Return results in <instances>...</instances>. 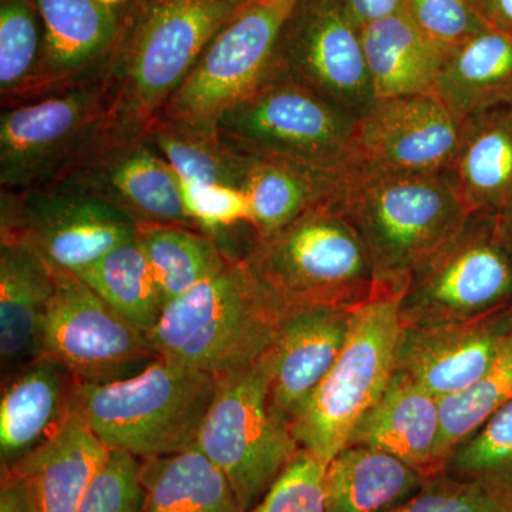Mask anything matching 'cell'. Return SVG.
I'll list each match as a JSON object with an SVG mask.
<instances>
[{
  "label": "cell",
  "mask_w": 512,
  "mask_h": 512,
  "mask_svg": "<svg viewBox=\"0 0 512 512\" xmlns=\"http://www.w3.org/2000/svg\"><path fill=\"white\" fill-rule=\"evenodd\" d=\"M390 512L511 511L480 484L440 473Z\"/></svg>",
  "instance_id": "40"
},
{
  "label": "cell",
  "mask_w": 512,
  "mask_h": 512,
  "mask_svg": "<svg viewBox=\"0 0 512 512\" xmlns=\"http://www.w3.org/2000/svg\"><path fill=\"white\" fill-rule=\"evenodd\" d=\"M234 2L239 3V5H244V3L249 2V0H234Z\"/></svg>",
  "instance_id": "46"
},
{
  "label": "cell",
  "mask_w": 512,
  "mask_h": 512,
  "mask_svg": "<svg viewBox=\"0 0 512 512\" xmlns=\"http://www.w3.org/2000/svg\"><path fill=\"white\" fill-rule=\"evenodd\" d=\"M55 268L20 239L0 235V355L20 369L42 355V329ZM19 369V370H20Z\"/></svg>",
  "instance_id": "22"
},
{
  "label": "cell",
  "mask_w": 512,
  "mask_h": 512,
  "mask_svg": "<svg viewBox=\"0 0 512 512\" xmlns=\"http://www.w3.org/2000/svg\"><path fill=\"white\" fill-rule=\"evenodd\" d=\"M143 498L140 458L110 450L76 512H140Z\"/></svg>",
  "instance_id": "38"
},
{
  "label": "cell",
  "mask_w": 512,
  "mask_h": 512,
  "mask_svg": "<svg viewBox=\"0 0 512 512\" xmlns=\"http://www.w3.org/2000/svg\"><path fill=\"white\" fill-rule=\"evenodd\" d=\"M402 292H383L353 311L335 365L292 424L299 446L328 464L379 402L396 372Z\"/></svg>",
  "instance_id": "6"
},
{
  "label": "cell",
  "mask_w": 512,
  "mask_h": 512,
  "mask_svg": "<svg viewBox=\"0 0 512 512\" xmlns=\"http://www.w3.org/2000/svg\"><path fill=\"white\" fill-rule=\"evenodd\" d=\"M144 133L183 180L241 190L249 154L229 146L218 131L197 130L157 119Z\"/></svg>",
  "instance_id": "32"
},
{
  "label": "cell",
  "mask_w": 512,
  "mask_h": 512,
  "mask_svg": "<svg viewBox=\"0 0 512 512\" xmlns=\"http://www.w3.org/2000/svg\"><path fill=\"white\" fill-rule=\"evenodd\" d=\"M42 40V23L33 0L0 2L2 107L28 97L39 67Z\"/></svg>",
  "instance_id": "35"
},
{
  "label": "cell",
  "mask_w": 512,
  "mask_h": 512,
  "mask_svg": "<svg viewBox=\"0 0 512 512\" xmlns=\"http://www.w3.org/2000/svg\"><path fill=\"white\" fill-rule=\"evenodd\" d=\"M76 384L72 373L47 355L9 380L0 400L2 467L12 466L57 429L72 406Z\"/></svg>",
  "instance_id": "23"
},
{
  "label": "cell",
  "mask_w": 512,
  "mask_h": 512,
  "mask_svg": "<svg viewBox=\"0 0 512 512\" xmlns=\"http://www.w3.org/2000/svg\"><path fill=\"white\" fill-rule=\"evenodd\" d=\"M109 453L72 402L45 441L2 470L23 484L33 512H76Z\"/></svg>",
  "instance_id": "20"
},
{
  "label": "cell",
  "mask_w": 512,
  "mask_h": 512,
  "mask_svg": "<svg viewBox=\"0 0 512 512\" xmlns=\"http://www.w3.org/2000/svg\"><path fill=\"white\" fill-rule=\"evenodd\" d=\"M76 275L143 332H150L163 315L164 301L138 237Z\"/></svg>",
  "instance_id": "31"
},
{
  "label": "cell",
  "mask_w": 512,
  "mask_h": 512,
  "mask_svg": "<svg viewBox=\"0 0 512 512\" xmlns=\"http://www.w3.org/2000/svg\"><path fill=\"white\" fill-rule=\"evenodd\" d=\"M220 376L157 357L127 379L77 383L73 404L110 450L140 460L195 446Z\"/></svg>",
  "instance_id": "5"
},
{
  "label": "cell",
  "mask_w": 512,
  "mask_h": 512,
  "mask_svg": "<svg viewBox=\"0 0 512 512\" xmlns=\"http://www.w3.org/2000/svg\"><path fill=\"white\" fill-rule=\"evenodd\" d=\"M363 50L376 97L433 93L448 55L406 13L362 28Z\"/></svg>",
  "instance_id": "27"
},
{
  "label": "cell",
  "mask_w": 512,
  "mask_h": 512,
  "mask_svg": "<svg viewBox=\"0 0 512 512\" xmlns=\"http://www.w3.org/2000/svg\"><path fill=\"white\" fill-rule=\"evenodd\" d=\"M512 308V242L498 215L473 214L417 269L399 298L403 326L485 318Z\"/></svg>",
  "instance_id": "8"
},
{
  "label": "cell",
  "mask_w": 512,
  "mask_h": 512,
  "mask_svg": "<svg viewBox=\"0 0 512 512\" xmlns=\"http://www.w3.org/2000/svg\"><path fill=\"white\" fill-rule=\"evenodd\" d=\"M138 239L164 305L217 275L235 258L211 235L185 225H147L140 228Z\"/></svg>",
  "instance_id": "30"
},
{
  "label": "cell",
  "mask_w": 512,
  "mask_h": 512,
  "mask_svg": "<svg viewBox=\"0 0 512 512\" xmlns=\"http://www.w3.org/2000/svg\"><path fill=\"white\" fill-rule=\"evenodd\" d=\"M404 13L427 39L447 53L488 28L467 0H407Z\"/></svg>",
  "instance_id": "39"
},
{
  "label": "cell",
  "mask_w": 512,
  "mask_h": 512,
  "mask_svg": "<svg viewBox=\"0 0 512 512\" xmlns=\"http://www.w3.org/2000/svg\"><path fill=\"white\" fill-rule=\"evenodd\" d=\"M97 2L107 6H117L119 3L124 2V0H97Z\"/></svg>",
  "instance_id": "45"
},
{
  "label": "cell",
  "mask_w": 512,
  "mask_h": 512,
  "mask_svg": "<svg viewBox=\"0 0 512 512\" xmlns=\"http://www.w3.org/2000/svg\"><path fill=\"white\" fill-rule=\"evenodd\" d=\"M195 444L228 478L242 512L281 476L301 446L269 409L262 357L220 376Z\"/></svg>",
  "instance_id": "10"
},
{
  "label": "cell",
  "mask_w": 512,
  "mask_h": 512,
  "mask_svg": "<svg viewBox=\"0 0 512 512\" xmlns=\"http://www.w3.org/2000/svg\"><path fill=\"white\" fill-rule=\"evenodd\" d=\"M325 464L301 447L248 512H326Z\"/></svg>",
  "instance_id": "37"
},
{
  "label": "cell",
  "mask_w": 512,
  "mask_h": 512,
  "mask_svg": "<svg viewBox=\"0 0 512 512\" xmlns=\"http://www.w3.org/2000/svg\"><path fill=\"white\" fill-rule=\"evenodd\" d=\"M512 333V308L485 318L431 326H403L396 372L441 400L487 372Z\"/></svg>",
  "instance_id": "18"
},
{
  "label": "cell",
  "mask_w": 512,
  "mask_h": 512,
  "mask_svg": "<svg viewBox=\"0 0 512 512\" xmlns=\"http://www.w3.org/2000/svg\"><path fill=\"white\" fill-rule=\"evenodd\" d=\"M429 478L392 454L350 444L326 464V512H390Z\"/></svg>",
  "instance_id": "26"
},
{
  "label": "cell",
  "mask_w": 512,
  "mask_h": 512,
  "mask_svg": "<svg viewBox=\"0 0 512 512\" xmlns=\"http://www.w3.org/2000/svg\"><path fill=\"white\" fill-rule=\"evenodd\" d=\"M356 311V309H355ZM353 311L309 309L289 313L262 356L269 409L292 430L348 338Z\"/></svg>",
  "instance_id": "19"
},
{
  "label": "cell",
  "mask_w": 512,
  "mask_h": 512,
  "mask_svg": "<svg viewBox=\"0 0 512 512\" xmlns=\"http://www.w3.org/2000/svg\"><path fill=\"white\" fill-rule=\"evenodd\" d=\"M461 123L434 93L376 97L357 119L353 165L446 173L456 157Z\"/></svg>",
  "instance_id": "16"
},
{
  "label": "cell",
  "mask_w": 512,
  "mask_h": 512,
  "mask_svg": "<svg viewBox=\"0 0 512 512\" xmlns=\"http://www.w3.org/2000/svg\"><path fill=\"white\" fill-rule=\"evenodd\" d=\"M140 228L127 212L70 181L0 195V235L26 242L73 274L136 239Z\"/></svg>",
  "instance_id": "12"
},
{
  "label": "cell",
  "mask_w": 512,
  "mask_h": 512,
  "mask_svg": "<svg viewBox=\"0 0 512 512\" xmlns=\"http://www.w3.org/2000/svg\"><path fill=\"white\" fill-rule=\"evenodd\" d=\"M342 174L284 158L249 154L241 191L248 198L256 238L275 234L309 208L335 198Z\"/></svg>",
  "instance_id": "28"
},
{
  "label": "cell",
  "mask_w": 512,
  "mask_h": 512,
  "mask_svg": "<svg viewBox=\"0 0 512 512\" xmlns=\"http://www.w3.org/2000/svg\"><path fill=\"white\" fill-rule=\"evenodd\" d=\"M40 345L42 355L62 363L77 383L127 379L158 357L146 332L114 311L79 276L59 268Z\"/></svg>",
  "instance_id": "13"
},
{
  "label": "cell",
  "mask_w": 512,
  "mask_h": 512,
  "mask_svg": "<svg viewBox=\"0 0 512 512\" xmlns=\"http://www.w3.org/2000/svg\"><path fill=\"white\" fill-rule=\"evenodd\" d=\"M33 2L42 23V53L23 101L109 76L126 15L97 0Z\"/></svg>",
  "instance_id": "17"
},
{
  "label": "cell",
  "mask_w": 512,
  "mask_h": 512,
  "mask_svg": "<svg viewBox=\"0 0 512 512\" xmlns=\"http://www.w3.org/2000/svg\"><path fill=\"white\" fill-rule=\"evenodd\" d=\"M488 28L512 40V0H467Z\"/></svg>",
  "instance_id": "42"
},
{
  "label": "cell",
  "mask_w": 512,
  "mask_h": 512,
  "mask_svg": "<svg viewBox=\"0 0 512 512\" xmlns=\"http://www.w3.org/2000/svg\"><path fill=\"white\" fill-rule=\"evenodd\" d=\"M113 113L111 77L2 107L0 187L33 190L56 183L106 131Z\"/></svg>",
  "instance_id": "9"
},
{
  "label": "cell",
  "mask_w": 512,
  "mask_h": 512,
  "mask_svg": "<svg viewBox=\"0 0 512 512\" xmlns=\"http://www.w3.org/2000/svg\"><path fill=\"white\" fill-rule=\"evenodd\" d=\"M433 93L458 123L512 104V40L485 28L448 53Z\"/></svg>",
  "instance_id": "25"
},
{
  "label": "cell",
  "mask_w": 512,
  "mask_h": 512,
  "mask_svg": "<svg viewBox=\"0 0 512 512\" xmlns=\"http://www.w3.org/2000/svg\"><path fill=\"white\" fill-rule=\"evenodd\" d=\"M440 400L409 376L394 372L379 402L357 424L350 444L400 458L426 477L443 473Z\"/></svg>",
  "instance_id": "21"
},
{
  "label": "cell",
  "mask_w": 512,
  "mask_h": 512,
  "mask_svg": "<svg viewBox=\"0 0 512 512\" xmlns=\"http://www.w3.org/2000/svg\"><path fill=\"white\" fill-rule=\"evenodd\" d=\"M249 264L286 312L355 311L387 291L377 281L366 245L335 198L320 202L291 224L256 238Z\"/></svg>",
  "instance_id": "3"
},
{
  "label": "cell",
  "mask_w": 512,
  "mask_h": 512,
  "mask_svg": "<svg viewBox=\"0 0 512 512\" xmlns=\"http://www.w3.org/2000/svg\"><path fill=\"white\" fill-rule=\"evenodd\" d=\"M288 316L247 256L165 305L148 342L161 359L224 376L254 365Z\"/></svg>",
  "instance_id": "2"
},
{
  "label": "cell",
  "mask_w": 512,
  "mask_h": 512,
  "mask_svg": "<svg viewBox=\"0 0 512 512\" xmlns=\"http://www.w3.org/2000/svg\"><path fill=\"white\" fill-rule=\"evenodd\" d=\"M345 3L357 25L363 28L377 20L404 13L407 0H345Z\"/></svg>",
  "instance_id": "41"
},
{
  "label": "cell",
  "mask_w": 512,
  "mask_h": 512,
  "mask_svg": "<svg viewBox=\"0 0 512 512\" xmlns=\"http://www.w3.org/2000/svg\"><path fill=\"white\" fill-rule=\"evenodd\" d=\"M512 400V333L477 382L440 400L439 453L443 467L461 443L470 439L501 407ZM444 470V468H443Z\"/></svg>",
  "instance_id": "33"
},
{
  "label": "cell",
  "mask_w": 512,
  "mask_h": 512,
  "mask_svg": "<svg viewBox=\"0 0 512 512\" xmlns=\"http://www.w3.org/2000/svg\"><path fill=\"white\" fill-rule=\"evenodd\" d=\"M185 212L200 231L220 242L231 254L229 245L235 229L251 227V208L247 195L227 185L197 183L180 178Z\"/></svg>",
  "instance_id": "36"
},
{
  "label": "cell",
  "mask_w": 512,
  "mask_h": 512,
  "mask_svg": "<svg viewBox=\"0 0 512 512\" xmlns=\"http://www.w3.org/2000/svg\"><path fill=\"white\" fill-rule=\"evenodd\" d=\"M140 512H242L228 478L197 444L141 460Z\"/></svg>",
  "instance_id": "29"
},
{
  "label": "cell",
  "mask_w": 512,
  "mask_h": 512,
  "mask_svg": "<svg viewBox=\"0 0 512 512\" xmlns=\"http://www.w3.org/2000/svg\"><path fill=\"white\" fill-rule=\"evenodd\" d=\"M296 2L249 0L238 8L158 119L217 131L222 114L274 74L279 37Z\"/></svg>",
  "instance_id": "11"
},
{
  "label": "cell",
  "mask_w": 512,
  "mask_h": 512,
  "mask_svg": "<svg viewBox=\"0 0 512 512\" xmlns=\"http://www.w3.org/2000/svg\"><path fill=\"white\" fill-rule=\"evenodd\" d=\"M335 202L372 259L377 281L402 292L410 276L466 224L471 212L446 173L352 165Z\"/></svg>",
  "instance_id": "1"
},
{
  "label": "cell",
  "mask_w": 512,
  "mask_h": 512,
  "mask_svg": "<svg viewBox=\"0 0 512 512\" xmlns=\"http://www.w3.org/2000/svg\"><path fill=\"white\" fill-rule=\"evenodd\" d=\"M0 512H33L25 487L9 471L2 470Z\"/></svg>",
  "instance_id": "43"
},
{
  "label": "cell",
  "mask_w": 512,
  "mask_h": 512,
  "mask_svg": "<svg viewBox=\"0 0 512 512\" xmlns=\"http://www.w3.org/2000/svg\"><path fill=\"white\" fill-rule=\"evenodd\" d=\"M447 173L471 214L501 215L512 207V104L461 123Z\"/></svg>",
  "instance_id": "24"
},
{
  "label": "cell",
  "mask_w": 512,
  "mask_h": 512,
  "mask_svg": "<svg viewBox=\"0 0 512 512\" xmlns=\"http://www.w3.org/2000/svg\"><path fill=\"white\" fill-rule=\"evenodd\" d=\"M498 218H500L501 227H503L505 234H507V237L512 242V207L504 211L503 214L498 215Z\"/></svg>",
  "instance_id": "44"
},
{
  "label": "cell",
  "mask_w": 512,
  "mask_h": 512,
  "mask_svg": "<svg viewBox=\"0 0 512 512\" xmlns=\"http://www.w3.org/2000/svg\"><path fill=\"white\" fill-rule=\"evenodd\" d=\"M356 123L348 110L274 73L222 114L217 131L244 153L342 174L353 165Z\"/></svg>",
  "instance_id": "7"
},
{
  "label": "cell",
  "mask_w": 512,
  "mask_h": 512,
  "mask_svg": "<svg viewBox=\"0 0 512 512\" xmlns=\"http://www.w3.org/2000/svg\"><path fill=\"white\" fill-rule=\"evenodd\" d=\"M241 6L234 0H144L128 13L110 69L111 121L146 131Z\"/></svg>",
  "instance_id": "4"
},
{
  "label": "cell",
  "mask_w": 512,
  "mask_h": 512,
  "mask_svg": "<svg viewBox=\"0 0 512 512\" xmlns=\"http://www.w3.org/2000/svg\"><path fill=\"white\" fill-rule=\"evenodd\" d=\"M443 473L480 484L512 512V400L450 454Z\"/></svg>",
  "instance_id": "34"
},
{
  "label": "cell",
  "mask_w": 512,
  "mask_h": 512,
  "mask_svg": "<svg viewBox=\"0 0 512 512\" xmlns=\"http://www.w3.org/2000/svg\"><path fill=\"white\" fill-rule=\"evenodd\" d=\"M274 73L303 84L359 119L375 101L362 28L345 0H298L286 20Z\"/></svg>",
  "instance_id": "14"
},
{
  "label": "cell",
  "mask_w": 512,
  "mask_h": 512,
  "mask_svg": "<svg viewBox=\"0 0 512 512\" xmlns=\"http://www.w3.org/2000/svg\"><path fill=\"white\" fill-rule=\"evenodd\" d=\"M59 181H70L100 195L127 212L140 227L197 228L185 212L180 177L144 131L116 126L111 121Z\"/></svg>",
  "instance_id": "15"
}]
</instances>
